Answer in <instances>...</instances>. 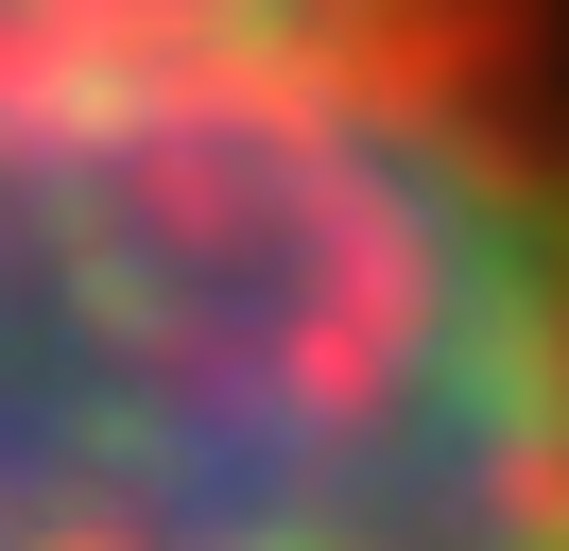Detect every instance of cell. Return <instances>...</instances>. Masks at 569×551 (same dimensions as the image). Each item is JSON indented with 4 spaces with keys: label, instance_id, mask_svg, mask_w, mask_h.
Returning a JSON list of instances; mask_svg holds the SVG:
<instances>
[{
    "label": "cell",
    "instance_id": "obj_1",
    "mask_svg": "<svg viewBox=\"0 0 569 551\" xmlns=\"http://www.w3.org/2000/svg\"><path fill=\"white\" fill-rule=\"evenodd\" d=\"M0 551H569L518 18L0 69Z\"/></svg>",
    "mask_w": 569,
    "mask_h": 551
},
{
    "label": "cell",
    "instance_id": "obj_2",
    "mask_svg": "<svg viewBox=\"0 0 569 551\" xmlns=\"http://www.w3.org/2000/svg\"><path fill=\"white\" fill-rule=\"evenodd\" d=\"M518 0H0V69L52 52H277V34H466Z\"/></svg>",
    "mask_w": 569,
    "mask_h": 551
}]
</instances>
